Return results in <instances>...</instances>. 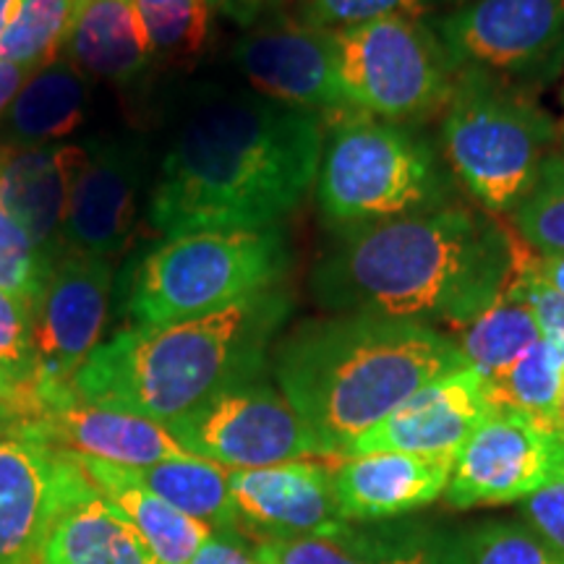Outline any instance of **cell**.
Segmentation results:
<instances>
[{"label":"cell","instance_id":"22","mask_svg":"<svg viewBox=\"0 0 564 564\" xmlns=\"http://www.w3.org/2000/svg\"><path fill=\"white\" fill-rule=\"evenodd\" d=\"M97 491L121 512V518L141 535L158 564H188L215 528L175 510L165 499L131 484L112 463L76 457Z\"/></svg>","mask_w":564,"mask_h":564},{"label":"cell","instance_id":"42","mask_svg":"<svg viewBox=\"0 0 564 564\" xmlns=\"http://www.w3.org/2000/svg\"><path fill=\"white\" fill-rule=\"evenodd\" d=\"M19 426H21V419H19L17 408H13L11 403H6V400H0V436L19 432Z\"/></svg>","mask_w":564,"mask_h":564},{"label":"cell","instance_id":"21","mask_svg":"<svg viewBox=\"0 0 564 564\" xmlns=\"http://www.w3.org/2000/svg\"><path fill=\"white\" fill-rule=\"evenodd\" d=\"M63 51L84 76L118 87L137 84L154 58L133 0H82Z\"/></svg>","mask_w":564,"mask_h":564},{"label":"cell","instance_id":"36","mask_svg":"<svg viewBox=\"0 0 564 564\" xmlns=\"http://www.w3.org/2000/svg\"><path fill=\"white\" fill-rule=\"evenodd\" d=\"M507 285L528 301L535 322H539L541 337L552 345L564 364V295L556 293L546 280L539 278V272L533 270V257L520 249L518 243H514L512 278Z\"/></svg>","mask_w":564,"mask_h":564},{"label":"cell","instance_id":"4","mask_svg":"<svg viewBox=\"0 0 564 564\" xmlns=\"http://www.w3.org/2000/svg\"><path fill=\"white\" fill-rule=\"evenodd\" d=\"M291 312V295L270 288L194 319L126 329L91 352L70 390L84 403L171 426L217 392L262 377Z\"/></svg>","mask_w":564,"mask_h":564},{"label":"cell","instance_id":"10","mask_svg":"<svg viewBox=\"0 0 564 564\" xmlns=\"http://www.w3.org/2000/svg\"><path fill=\"white\" fill-rule=\"evenodd\" d=\"M167 429L186 453L228 470L333 457L280 387L262 379L217 392Z\"/></svg>","mask_w":564,"mask_h":564},{"label":"cell","instance_id":"6","mask_svg":"<svg viewBox=\"0 0 564 564\" xmlns=\"http://www.w3.org/2000/svg\"><path fill=\"white\" fill-rule=\"evenodd\" d=\"M291 264V246L278 225L171 238L139 264L126 306L137 327L194 319L270 291Z\"/></svg>","mask_w":564,"mask_h":564},{"label":"cell","instance_id":"1","mask_svg":"<svg viewBox=\"0 0 564 564\" xmlns=\"http://www.w3.org/2000/svg\"><path fill=\"white\" fill-rule=\"evenodd\" d=\"M322 150L316 112L257 91L204 97L162 160L150 220L167 241L272 228L316 183Z\"/></svg>","mask_w":564,"mask_h":564},{"label":"cell","instance_id":"12","mask_svg":"<svg viewBox=\"0 0 564 564\" xmlns=\"http://www.w3.org/2000/svg\"><path fill=\"white\" fill-rule=\"evenodd\" d=\"M564 478V434L531 415L491 411L455 457L444 502L455 510L523 502Z\"/></svg>","mask_w":564,"mask_h":564},{"label":"cell","instance_id":"16","mask_svg":"<svg viewBox=\"0 0 564 564\" xmlns=\"http://www.w3.org/2000/svg\"><path fill=\"white\" fill-rule=\"evenodd\" d=\"M486 377L463 366L434 379L350 444L345 457L408 453L455 460L465 442L491 415Z\"/></svg>","mask_w":564,"mask_h":564},{"label":"cell","instance_id":"34","mask_svg":"<svg viewBox=\"0 0 564 564\" xmlns=\"http://www.w3.org/2000/svg\"><path fill=\"white\" fill-rule=\"evenodd\" d=\"M0 377L13 387V408L34 382L32 306L0 291Z\"/></svg>","mask_w":564,"mask_h":564},{"label":"cell","instance_id":"20","mask_svg":"<svg viewBox=\"0 0 564 564\" xmlns=\"http://www.w3.org/2000/svg\"><path fill=\"white\" fill-rule=\"evenodd\" d=\"M87 150L76 144L0 147V204L53 257L63 253V223Z\"/></svg>","mask_w":564,"mask_h":564},{"label":"cell","instance_id":"41","mask_svg":"<svg viewBox=\"0 0 564 564\" xmlns=\"http://www.w3.org/2000/svg\"><path fill=\"white\" fill-rule=\"evenodd\" d=\"M533 270L556 293L564 295V253H539V257H533Z\"/></svg>","mask_w":564,"mask_h":564},{"label":"cell","instance_id":"9","mask_svg":"<svg viewBox=\"0 0 564 564\" xmlns=\"http://www.w3.org/2000/svg\"><path fill=\"white\" fill-rule=\"evenodd\" d=\"M434 30L457 74L520 91L564 66V0H468Z\"/></svg>","mask_w":564,"mask_h":564},{"label":"cell","instance_id":"37","mask_svg":"<svg viewBox=\"0 0 564 564\" xmlns=\"http://www.w3.org/2000/svg\"><path fill=\"white\" fill-rule=\"evenodd\" d=\"M520 514L523 523L564 562V478L523 499Z\"/></svg>","mask_w":564,"mask_h":564},{"label":"cell","instance_id":"29","mask_svg":"<svg viewBox=\"0 0 564 564\" xmlns=\"http://www.w3.org/2000/svg\"><path fill=\"white\" fill-rule=\"evenodd\" d=\"M82 0H24L0 37V63L40 70L58 61Z\"/></svg>","mask_w":564,"mask_h":564},{"label":"cell","instance_id":"19","mask_svg":"<svg viewBox=\"0 0 564 564\" xmlns=\"http://www.w3.org/2000/svg\"><path fill=\"white\" fill-rule=\"evenodd\" d=\"M455 460L408 453L343 457L335 468V494L348 523L390 520L444 497Z\"/></svg>","mask_w":564,"mask_h":564},{"label":"cell","instance_id":"35","mask_svg":"<svg viewBox=\"0 0 564 564\" xmlns=\"http://www.w3.org/2000/svg\"><path fill=\"white\" fill-rule=\"evenodd\" d=\"M447 0H295V19L319 30H343L387 17L421 19Z\"/></svg>","mask_w":564,"mask_h":564},{"label":"cell","instance_id":"43","mask_svg":"<svg viewBox=\"0 0 564 564\" xmlns=\"http://www.w3.org/2000/svg\"><path fill=\"white\" fill-rule=\"evenodd\" d=\"M21 6H24V0H0V37H3L6 30H9L11 21L17 19Z\"/></svg>","mask_w":564,"mask_h":564},{"label":"cell","instance_id":"18","mask_svg":"<svg viewBox=\"0 0 564 564\" xmlns=\"http://www.w3.org/2000/svg\"><path fill=\"white\" fill-rule=\"evenodd\" d=\"M19 432L42 440L74 457H89L123 468H144L192 453L181 447L165 423L144 415L84 403L74 392L34 411Z\"/></svg>","mask_w":564,"mask_h":564},{"label":"cell","instance_id":"47","mask_svg":"<svg viewBox=\"0 0 564 564\" xmlns=\"http://www.w3.org/2000/svg\"><path fill=\"white\" fill-rule=\"evenodd\" d=\"M562 102H564V89H562Z\"/></svg>","mask_w":564,"mask_h":564},{"label":"cell","instance_id":"13","mask_svg":"<svg viewBox=\"0 0 564 564\" xmlns=\"http://www.w3.org/2000/svg\"><path fill=\"white\" fill-rule=\"evenodd\" d=\"M97 491L74 455L24 432L0 436V564H34L53 525Z\"/></svg>","mask_w":564,"mask_h":564},{"label":"cell","instance_id":"28","mask_svg":"<svg viewBox=\"0 0 564 564\" xmlns=\"http://www.w3.org/2000/svg\"><path fill=\"white\" fill-rule=\"evenodd\" d=\"M426 554L432 564H564L523 520L470 528Z\"/></svg>","mask_w":564,"mask_h":564},{"label":"cell","instance_id":"33","mask_svg":"<svg viewBox=\"0 0 564 564\" xmlns=\"http://www.w3.org/2000/svg\"><path fill=\"white\" fill-rule=\"evenodd\" d=\"M413 549L408 552H384L366 541H356L350 533L324 539H285L262 541L253 546L259 564H408Z\"/></svg>","mask_w":564,"mask_h":564},{"label":"cell","instance_id":"15","mask_svg":"<svg viewBox=\"0 0 564 564\" xmlns=\"http://www.w3.org/2000/svg\"><path fill=\"white\" fill-rule=\"evenodd\" d=\"M230 494L238 523L264 541L350 533L335 494V468L319 457L267 468L230 470Z\"/></svg>","mask_w":564,"mask_h":564},{"label":"cell","instance_id":"32","mask_svg":"<svg viewBox=\"0 0 564 564\" xmlns=\"http://www.w3.org/2000/svg\"><path fill=\"white\" fill-rule=\"evenodd\" d=\"M61 257L42 249L24 225L0 204V291L34 306Z\"/></svg>","mask_w":564,"mask_h":564},{"label":"cell","instance_id":"44","mask_svg":"<svg viewBox=\"0 0 564 564\" xmlns=\"http://www.w3.org/2000/svg\"><path fill=\"white\" fill-rule=\"evenodd\" d=\"M554 429L560 434H564V371H562L560 392H556V403H554Z\"/></svg>","mask_w":564,"mask_h":564},{"label":"cell","instance_id":"40","mask_svg":"<svg viewBox=\"0 0 564 564\" xmlns=\"http://www.w3.org/2000/svg\"><path fill=\"white\" fill-rule=\"evenodd\" d=\"M32 74H37V70L17 66V63H0V118Z\"/></svg>","mask_w":564,"mask_h":564},{"label":"cell","instance_id":"38","mask_svg":"<svg viewBox=\"0 0 564 564\" xmlns=\"http://www.w3.org/2000/svg\"><path fill=\"white\" fill-rule=\"evenodd\" d=\"M188 564H259L236 528H217Z\"/></svg>","mask_w":564,"mask_h":564},{"label":"cell","instance_id":"11","mask_svg":"<svg viewBox=\"0 0 564 564\" xmlns=\"http://www.w3.org/2000/svg\"><path fill=\"white\" fill-rule=\"evenodd\" d=\"M112 270L108 259L63 251L45 291L32 306L34 382L17 405L19 419L74 392L76 373L100 348Z\"/></svg>","mask_w":564,"mask_h":564},{"label":"cell","instance_id":"30","mask_svg":"<svg viewBox=\"0 0 564 564\" xmlns=\"http://www.w3.org/2000/svg\"><path fill=\"white\" fill-rule=\"evenodd\" d=\"M152 53L167 61H192L204 51L212 30L209 0H133Z\"/></svg>","mask_w":564,"mask_h":564},{"label":"cell","instance_id":"5","mask_svg":"<svg viewBox=\"0 0 564 564\" xmlns=\"http://www.w3.org/2000/svg\"><path fill=\"white\" fill-rule=\"evenodd\" d=\"M449 194L447 167L408 126L345 112L329 131L316 173V199L337 228L447 207Z\"/></svg>","mask_w":564,"mask_h":564},{"label":"cell","instance_id":"7","mask_svg":"<svg viewBox=\"0 0 564 564\" xmlns=\"http://www.w3.org/2000/svg\"><path fill=\"white\" fill-rule=\"evenodd\" d=\"M556 129L520 89L486 76L457 74L442 118L449 173L491 215H512L544 171Z\"/></svg>","mask_w":564,"mask_h":564},{"label":"cell","instance_id":"2","mask_svg":"<svg viewBox=\"0 0 564 564\" xmlns=\"http://www.w3.org/2000/svg\"><path fill=\"white\" fill-rule=\"evenodd\" d=\"M512 232L468 207L343 225L312 272L327 312L463 327L505 293Z\"/></svg>","mask_w":564,"mask_h":564},{"label":"cell","instance_id":"17","mask_svg":"<svg viewBox=\"0 0 564 564\" xmlns=\"http://www.w3.org/2000/svg\"><path fill=\"white\" fill-rule=\"evenodd\" d=\"M141 181L144 150L137 141H95L70 194L63 251L102 259L123 251L137 228Z\"/></svg>","mask_w":564,"mask_h":564},{"label":"cell","instance_id":"31","mask_svg":"<svg viewBox=\"0 0 564 564\" xmlns=\"http://www.w3.org/2000/svg\"><path fill=\"white\" fill-rule=\"evenodd\" d=\"M512 228L541 253H564V158L549 154L525 202L512 212Z\"/></svg>","mask_w":564,"mask_h":564},{"label":"cell","instance_id":"39","mask_svg":"<svg viewBox=\"0 0 564 564\" xmlns=\"http://www.w3.org/2000/svg\"><path fill=\"white\" fill-rule=\"evenodd\" d=\"M212 9L220 11L223 17L236 21L238 26H253L262 21L280 0H209Z\"/></svg>","mask_w":564,"mask_h":564},{"label":"cell","instance_id":"27","mask_svg":"<svg viewBox=\"0 0 564 564\" xmlns=\"http://www.w3.org/2000/svg\"><path fill=\"white\" fill-rule=\"evenodd\" d=\"M564 364L544 337L533 343L510 369L486 379V394L494 411L531 415L554 429V403L560 392Z\"/></svg>","mask_w":564,"mask_h":564},{"label":"cell","instance_id":"26","mask_svg":"<svg viewBox=\"0 0 564 564\" xmlns=\"http://www.w3.org/2000/svg\"><path fill=\"white\" fill-rule=\"evenodd\" d=\"M455 333L453 340L465 364L481 371L486 379L505 373L533 343L541 340L531 306L510 285L484 314L457 327Z\"/></svg>","mask_w":564,"mask_h":564},{"label":"cell","instance_id":"46","mask_svg":"<svg viewBox=\"0 0 564 564\" xmlns=\"http://www.w3.org/2000/svg\"><path fill=\"white\" fill-rule=\"evenodd\" d=\"M408 564H432V562H429L426 549H413L411 560H408Z\"/></svg>","mask_w":564,"mask_h":564},{"label":"cell","instance_id":"8","mask_svg":"<svg viewBox=\"0 0 564 564\" xmlns=\"http://www.w3.org/2000/svg\"><path fill=\"white\" fill-rule=\"evenodd\" d=\"M340 91L350 110L403 123L447 108L457 70L432 24L387 17L333 30Z\"/></svg>","mask_w":564,"mask_h":564},{"label":"cell","instance_id":"3","mask_svg":"<svg viewBox=\"0 0 564 564\" xmlns=\"http://www.w3.org/2000/svg\"><path fill=\"white\" fill-rule=\"evenodd\" d=\"M463 366L453 335L432 324L335 314L303 322L280 343L274 377L329 453L345 457L421 387Z\"/></svg>","mask_w":564,"mask_h":564},{"label":"cell","instance_id":"14","mask_svg":"<svg viewBox=\"0 0 564 564\" xmlns=\"http://www.w3.org/2000/svg\"><path fill=\"white\" fill-rule=\"evenodd\" d=\"M232 61L257 95L308 112H356L345 102L333 30L282 19L238 40Z\"/></svg>","mask_w":564,"mask_h":564},{"label":"cell","instance_id":"24","mask_svg":"<svg viewBox=\"0 0 564 564\" xmlns=\"http://www.w3.org/2000/svg\"><path fill=\"white\" fill-rule=\"evenodd\" d=\"M42 564H158L141 535L100 491L76 502L53 525Z\"/></svg>","mask_w":564,"mask_h":564},{"label":"cell","instance_id":"25","mask_svg":"<svg viewBox=\"0 0 564 564\" xmlns=\"http://www.w3.org/2000/svg\"><path fill=\"white\" fill-rule=\"evenodd\" d=\"M118 468L131 484L165 499L175 510L192 514L215 531L217 528H236V531L241 528L230 494V470L223 465L188 455L144 465V468H123V465Z\"/></svg>","mask_w":564,"mask_h":564},{"label":"cell","instance_id":"23","mask_svg":"<svg viewBox=\"0 0 564 564\" xmlns=\"http://www.w3.org/2000/svg\"><path fill=\"white\" fill-rule=\"evenodd\" d=\"M89 100V79L68 61L40 68L3 112L6 147L58 144L87 121Z\"/></svg>","mask_w":564,"mask_h":564},{"label":"cell","instance_id":"45","mask_svg":"<svg viewBox=\"0 0 564 564\" xmlns=\"http://www.w3.org/2000/svg\"><path fill=\"white\" fill-rule=\"evenodd\" d=\"M0 400H6V403L13 405V387L6 382L3 377H0Z\"/></svg>","mask_w":564,"mask_h":564}]
</instances>
